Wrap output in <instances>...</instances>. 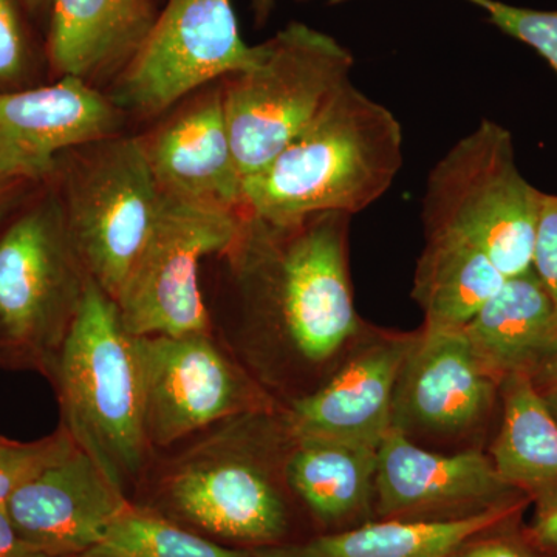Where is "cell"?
I'll return each mask as SVG.
<instances>
[{
  "instance_id": "9",
  "label": "cell",
  "mask_w": 557,
  "mask_h": 557,
  "mask_svg": "<svg viewBox=\"0 0 557 557\" xmlns=\"http://www.w3.org/2000/svg\"><path fill=\"white\" fill-rule=\"evenodd\" d=\"M244 215L161 194L148 239L115 300L124 330L132 336L211 333L201 267L230 247Z\"/></svg>"
},
{
  "instance_id": "36",
  "label": "cell",
  "mask_w": 557,
  "mask_h": 557,
  "mask_svg": "<svg viewBox=\"0 0 557 557\" xmlns=\"http://www.w3.org/2000/svg\"><path fill=\"white\" fill-rule=\"evenodd\" d=\"M539 392H541L542 397H544L545 403H547L549 412H552L553 417L557 420V383Z\"/></svg>"
},
{
  "instance_id": "4",
  "label": "cell",
  "mask_w": 557,
  "mask_h": 557,
  "mask_svg": "<svg viewBox=\"0 0 557 557\" xmlns=\"http://www.w3.org/2000/svg\"><path fill=\"white\" fill-rule=\"evenodd\" d=\"M47 380L60 426L131 500L153 450L143 429L134 336L94 281Z\"/></svg>"
},
{
  "instance_id": "16",
  "label": "cell",
  "mask_w": 557,
  "mask_h": 557,
  "mask_svg": "<svg viewBox=\"0 0 557 557\" xmlns=\"http://www.w3.org/2000/svg\"><path fill=\"white\" fill-rule=\"evenodd\" d=\"M417 332L368 325L346 361L317 392L285 406L296 437H321L380 448L392 429V403Z\"/></svg>"
},
{
  "instance_id": "18",
  "label": "cell",
  "mask_w": 557,
  "mask_h": 557,
  "mask_svg": "<svg viewBox=\"0 0 557 557\" xmlns=\"http://www.w3.org/2000/svg\"><path fill=\"white\" fill-rule=\"evenodd\" d=\"M157 14L156 0H50L51 72L102 89L129 64Z\"/></svg>"
},
{
  "instance_id": "5",
  "label": "cell",
  "mask_w": 557,
  "mask_h": 557,
  "mask_svg": "<svg viewBox=\"0 0 557 557\" xmlns=\"http://www.w3.org/2000/svg\"><path fill=\"white\" fill-rule=\"evenodd\" d=\"M91 277L49 183L0 228V369L49 376Z\"/></svg>"
},
{
  "instance_id": "24",
  "label": "cell",
  "mask_w": 557,
  "mask_h": 557,
  "mask_svg": "<svg viewBox=\"0 0 557 557\" xmlns=\"http://www.w3.org/2000/svg\"><path fill=\"white\" fill-rule=\"evenodd\" d=\"M79 557H255V553L226 547L131 502L104 537Z\"/></svg>"
},
{
  "instance_id": "6",
  "label": "cell",
  "mask_w": 557,
  "mask_h": 557,
  "mask_svg": "<svg viewBox=\"0 0 557 557\" xmlns=\"http://www.w3.org/2000/svg\"><path fill=\"white\" fill-rule=\"evenodd\" d=\"M350 50L327 33L289 22L260 44L252 67L222 83L223 108L242 178L262 171L350 81Z\"/></svg>"
},
{
  "instance_id": "20",
  "label": "cell",
  "mask_w": 557,
  "mask_h": 557,
  "mask_svg": "<svg viewBox=\"0 0 557 557\" xmlns=\"http://www.w3.org/2000/svg\"><path fill=\"white\" fill-rule=\"evenodd\" d=\"M530 500L449 522L375 519L362 525L255 548V557H454L472 539L518 525Z\"/></svg>"
},
{
  "instance_id": "33",
  "label": "cell",
  "mask_w": 557,
  "mask_h": 557,
  "mask_svg": "<svg viewBox=\"0 0 557 557\" xmlns=\"http://www.w3.org/2000/svg\"><path fill=\"white\" fill-rule=\"evenodd\" d=\"M25 189L27 188L13 190V193L5 194V196H0V228L16 212L14 209L20 208Z\"/></svg>"
},
{
  "instance_id": "31",
  "label": "cell",
  "mask_w": 557,
  "mask_h": 557,
  "mask_svg": "<svg viewBox=\"0 0 557 557\" xmlns=\"http://www.w3.org/2000/svg\"><path fill=\"white\" fill-rule=\"evenodd\" d=\"M0 557H57L44 552L21 536L11 522L5 505L0 507Z\"/></svg>"
},
{
  "instance_id": "19",
  "label": "cell",
  "mask_w": 557,
  "mask_h": 557,
  "mask_svg": "<svg viewBox=\"0 0 557 557\" xmlns=\"http://www.w3.org/2000/svg\"><path fill=\"white\" fill-rule=\"evenodd\" d=\"M379 449L321 437H296L285 479L296 505L324 533L375 520Z\"/></svg>"
},
{
  "instance_id": "10",
  "label": "cell",
  "mask_w": 557,
  "mask_h": 557,
  "mask_svg": "<svg viewBox=\"0 0 557 557\" xmlns=\"http://www.w3.org/2000/svg\"><path fill=\"white\" fill-rule=\"evenodd\" d=\"M134 348L153 453L228 418L284 409L211 333L134 336Z\"/></svg>"
},
{
  "instance_id": "30",
  "label": "cell",
  "mask_w": 557,
  "mask_h": 557,
  "mask_svg": "<svg viewBox=\"0 0 557 557\" xmlns=\"http://www.w3.org/2000/svg\"><path fill=\"white\" fill-rule=\"evenodd\" d=\"M522 534L542 557H557V507L536 509Z\"/></svg>"
},
{
  "instance_id": "25",
  "label": "cell",
  "mask_w": 557,
  "mask_h": 557,
  "mask_svg": "<svg viewBox=\"0 0 557 557\" xmlns=\"http://www.w3.org/2000/svg\"><path fill=\"white\" fill-rule=\"evenodd\" d=\"M76 448L65 429L33 442H17L0 435V507L22 485L58 463Z\"/></svg>"
},
{
  "instance_id": "34",
  "label": "cell",
  "mask_w": 557,
  "mask_h": 557,
  "mask_svg": "<svg viewBox=\"0 0 557 557\" xmlns=\"http://www.w3.org/2000/svg\"><path fill=\"white\" fill-rule=\"evenodd\" d=\"M251 7L256 27L260 28L269 22L271 13L276 7V0H252Z\"/></svg>"
},
{
  "instance_id": "27",
  "label": "cell",
  "mask_w": 557,
  "mask_h": 557,
  "mask_svg": "<svg viewBox=\"0 0 557 557\" xmlns=\"http://www.w3.org/2000/svg\"><path fill=\"white\" fill-rule=\"evenodd\" d=\"M32 67L30 40L17 0H0V91L28 87Z\"/></svg>"
},
{
  "instance_id": "14",
  "label": "cell",
  "mask_w": 557,
  "mask_h": 557,
  "mask_svg": "<svg viewBox=\"0 0 557 557\" xmlns=\"http://www.w3.org/2000/svg\"><path fill=\"white\" fill-rule=\"evenodd\" d=\"M127 119L108 91L76 76L0 91V164L44 185L61 153L123 134Z\"/></svg>"
},
{
  "instance_id": "3",
  "label": "cell",
  "mask_w": 557,
  "mask_h": 557,
  "mask_svg": "<svg viewBox=\"0 0 557 557\" xmlns=\"http://www.w3.org/2000/svg\"><path fill=\"white\" fill-rule=\"evenodd\" d=\"M401 164V124L348 81L298 137L245 180V207L277 223L317 212L354 215L387 193Z\"/></svg>"
},
{
  "instance_id": "1",
  "label": "cell",
  "mask_w": 557,
  "mask_h": 557,
  "mask_svg": "<svg viewBox=\"0 0 557 557\" xmlns=\"http://www.w3.org/2000/svg\"><path fill=\"white\" fill-rule=\"evenodd\" d=\"M350 218L277 223L247 212L201 267L211 335L284 408L317 392L368 329L354 302Z\"/></svg>"
},
{
  "instance_id": "13",
  "label": "cell",
  "mask_w": 557,
  "mask_h": 557,
  "mask_svg": "<svg viewBox=\"0 0 557 557\" xmlns=\"http://www.w3.org/2000/svg\"><path fill=\"white\" fill-rule=\"evenodd\" d=\"M530 500L483 449L440 453L391 429L379 448L375 519L449 522Z\"/></svg>"
},
{
  "instance_id": "32",
  "label": "cell",
  "mask_w": 557,
  "mask_h": 557,
  "mask_svg": "<svg viewBox=\"0 0 557 557\" xmlns=\"http://www.w3.org/2000/svg\"><path fill=\"white\" fill-rule=\"evenodd\" d=\"M530 376L539 391H544L557 383V341L555 347L549 350L547 357L542 359L541 364Z\"/></svg>"
},
{
  "instance_id": "37",
  "label": "cell",
  "mask_w": 557,
  "mask_h": 557,
  "mask_svg": "<svg viewBox=\"0 0 557 557\" xmlns=\"http://www.w3.org/2000/svg\"><path fill=\"white\" fill-rule=\"evenodd\" d=\"M24 3L30 11H39L40 9H44L47 3L50 5V0H24Z\"/></svg>"
},
{
  "instance_id": "7",
  "label": "cell",
  "mask_w": 557,
  "mask_h": 557,
  "mask_svg": "<svg viewBox=\"0 0 557 557\" xmlns=\"http://www.w3.org/2000/svg\"><path fill=\"white\" fill-rule=\"evenodd\" d=\"M542 194L520 174L509 131L483 120L429 175L424 230L461 237L505 277L522 276L533 270Z\"/></svg>"
},
{
  "instance_id": "2",
  "label": "cell",
  "mask_w": 557,
  "mask_h": 557,
  "mask_svg": "<svg viewBox=\"0 0 557 557\" xmlns=\"http://www.w3.org/2000/svg\"><path fill=\"white\" fill-rule=\"evenodd\" d=\"M293 440L284 409L220 421L153 453L131 502L226 547L292 542Z\"/></svg>"
},
{
  "instance_id": "15",
  "label": "cell",
  "mask_w": 557,
  "mask_h": 557,
  "mask_svg": "<svg viewBox=\"0 0 557 557\" xmlns=\"http://www.w3.org/2000/svg\"><path fill=\"white\" fill-rule=\"evenodd\" d=\"M138 137L161 194L247 214L220 81L180 101Z\"/></svg>"
},
{
  "instance_id": "35",
  "label": "cell",
  "mask_w": 557,
  "mask_h": 557,
  "mask_svg": "<svg viewBox=\"0 0 557 557\" xmlns=\"http://www.w3.org/2000/svg\"><path fill=\"white\" fill-rule=\"evenodd\" d=\"M32 183L22 182V180L13 177L5 168L0 164V196L13 193V190L28 188Z\"/></svg>"
},
{
  "instance_id": "8",
  "label": "cell",
  "mask_w": 557,
  "mask_h": 557,
  "mask_svg": "<svg viewBox=\"0 0 557 557\" xmlns=\"http://www.w3.org/2000/svg\"><path fill=\"white\" fill-rule=\"evenodd\" d=\"M47 183L91 281L116 300L161 200L138 135L123 132L61 153Z\"/></svg>"
},
{
  "instance_id": "17",
  "label": "cell",
  "mask_w": 557,
  "mask_h": 557,
  "mask_svg": "<svg viewBox=\"0 0 557 557\" xmlns=\"http://www.w3.org/2000/svg\"><path fill=\"white\" fill-rule=\"evenodd\" d=\"M131 500L76 446L28 480L5 504L11 522L51 556L79 557L108 533Z\"/></svg>"
},
{
  "instance_id": "28",
  "label": "cell",
  "mask_w": 557,
  "mask_h": 557,
  "mask_svg": "<svg viewBox=\"0 0 557 557\" xmlns=\"http://www.w3.org/2000/svg\"><path fill=\"white\" fill-rule=\"evenodd\" d=\"M533 271L552 296L557 313V196L542 194L539 209Z\"/></svg>"
},
{
  "instance_id": "38",
  "label": "cell",
  "mask_w": 557,
  "mask_h": 557,
  "mask_svg": "<svg viewBox=\"0 0 557 557\" xmlns=\"http://www.w3.org/2000/svg\"><path fill=\"white\" fill-rule=\"evenodd\" d=\"M299 2H302V0H299Z\"/></svg>"
},
{
  "instance_id": "11",
  "label": "cell",
  "mask_w": 557,
  "mask_h": 557,
  "mask_svg": "<svg viewBox=\"0 0 557 557\" xmlns=\"http://www.w3.org/2000/svg\"><path fill=\"white\" fill-rule=\"evenodd\" d=\"M242 39L231 0H168L126 69L108 91L127 116L161 115L201 87L258 62Z\"/></svg>"
},
{
  "instance_id": "21",
  "label": "cell",
  "mask_w": 557,
  "mask_h": 557,
  "mask_svg": "<svg viewBox=\"0 0 557 557\" xmlns=\"http://www.w3.org/2000/svg\"><path fill=\"white\" fill-rule=\"evenodd\" d=\"M461 333L483 372L500 384L512 373L531 375L555 347L556 307L531 270L508 277Z\"/></svg>"
},
{
  "instance_id": "29",
  "label": "cell",
  "mask_w": 557,
  "mask_h": 557,
  "mask_svg": "<svg viewBox=\"0 0 557 557\" xmlns=\"http://www.w3.org/2000/svg\"><path fill=\"white\" fill-rule=\"evenodd\" d=\"M454 557H542L516 525L491 531L469 541Z\"/></svg>"
},
{
  "instance_id": "22",
  "label": "cell",
  "mask_w": 557,
  "mask_h": 557,
  "mask_svg": "<svg viewBox=\"0 0 557 557\" xmlns=\"http://www.w3.org/2000/svg\"><path fill=\"white\" fill-rule=\"evenodd\" d=\"M500 426L487 456L536 509L557 507V420L528 373L500 383Z\"/></svg>"
},
{
  "instance_id": "26",
  "label": "cell",
  "mask_w": 557,
  "mask_h": 557,
  "mask_svg": "<svg viewBox=\"0 0 557 557\" xmlns=\"http://www.w3.org/2000/svg\"><path fill=\"white\" fill-rule=\"evenodd\" d=\"M487 14L491 24L536 50L557 75V10L541 11L509 5L500 0H467Z\"/></svg>"
},
{
  "instance_id": "12",
  "label": "cell",
  "mask_w": 557,
  "mask_h": 557,
  "mask_svg": "<svg viewBox=\"0 0 557 557\" xmlns=\"http://www.w3.org/2000/svg\"><path fill=\"white\" fill-rule=\"evenodd\" d=\"M500 401V384L487 376L463 333L418 330L392 403V429L440 453L483 449Z\"/></svg>"
},
{
  "instance_id": "23",
  "label": "cell",
  "mask_w": 557,
  "mask_h": 557,
  "mask_svg": "<svg viewBox=\"0 0 557 557\" xmlns=\"http://www.w3.org/2000/svg\"><path fill=\"white\" fill-rule=\"evenodd\" d=\"M505 281L482 249L454 234L428 231L412 298L423 310L424 329L460 332Z\"/></svg>"
}]
</instances>
